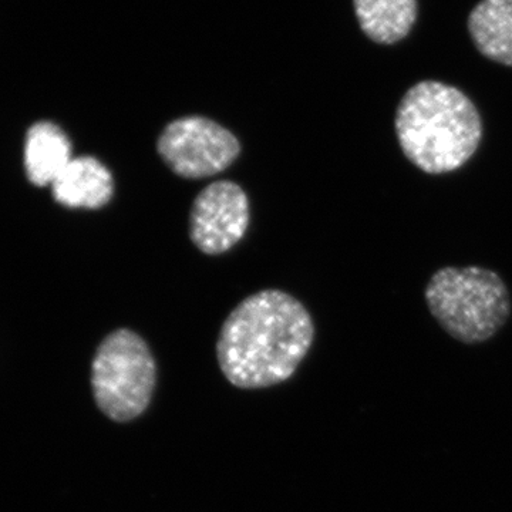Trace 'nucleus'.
<instances>
[{
    "mask_svg": "<svg viewBox=\"0 0 512 512\" xmlns=\"http://www.w3.org/2000/svg\"><path fill=\"white\" fill-rule=\"evenodd\" d=\"M315 340L311 313L295 296L266 289L229 313L217 340L222 375L242 390L288 382Z\"/></svg>",
    "mask_w": 512,
    "mask_h": 512,
    "instance_id": "obj_1",
    "label": "nucleus"
},
{
    "mask_svg": "<svg viewBox=\"0 0 512 512\" xmlns=\"http://www.w3.org/2000/svg\"><path fill=\"white\" fill-rule=\"evenodd\" d=\"M394 126L407 160L433 175L466 165L483 138V120L473 101L457 87L436 80L407 90Z\"/></svg>",
    "mask_w": 512,
    "mask_h": 512,
    "instance_id": "obj_2",
    "label": "nucleus"
},
{
    "mask_svg": "<svg viewBox=\"0 0 512 512\" xmlns=\"http://www.w3.org/2000/svg\"><path fill=\"white\" fill-rule=\"evenodd\" d=\"M433 318L451 338L466 345L487 342L511 315V298L501 276L481 266H446L424 291Z\"/></svg>",
    "mask_w": 512,
    "mask_h": 512,
    "instance_id": "obj_3",
    "label": "nucleus"
},
{
    "mask_svg": "<svg viewBox=\"0 0 512 512\" xmlns=\"http://www.w3.org/2000/svg\"><path fill=\"white\" fill-rule=\"evenodd\" d=\"M158 382L156 357L137 332L120 328L109 333L92 362L94 403L114 423H131L147 412Z\"/></svg>",
    "mask_w": 512,
    "mask_h": 512,
    "instance_id": "obj_4",
    "label": "nucleus"
},
{
    "mask_svg": "<svg viewBox=\"0 0 512 512\" xmlns=\"http://www.w3.org/2000/svg\"><path fill=\"white\" fill-rule=\"evenodd\" d=\"M157 153L178 177L200 180L227 170L241 154V144L217 121L187 116L165 126Z\"/></svg>",
    "mask_w": 512,
    "mask_h": 512,
    "instance_id": "obj_5",
    "label": "nucleus"
},
{
    "mask_svg": "<svg viewBox=\"0 0 512 512\" xmlns=\"http://www.w3.org/2000/svg\"><path fill=\"white\" fill-rule=\"evenodd\" d=\"M249 217L251 215L247 194L237 183H212L192 202V244L207 255L224 254L244 237Z\"/></svg>",
    "mask_w": 512,
    "mask_h": 512,
    "instance_id": "obj_6",
    "label": "nucleus"
},
{
    "mask_svg": "<svg viewBox=\"0 0 512 512\" xmlns=\"http://www.w3.org/2000/svg\"><path fill=\"white\" fill-rule=\"evenodd\" d=\"M52 191L64 207L99 210L113 198V175L96 157L73 158L52 184Z\"/></svg>",
    "mask_w": 512,
    "mask_h": 512,
    "instance_id": "obj_7",
    "label": "nucleus"
},
{
    "mask_svg": "<svg viewBox=\"0 0 512 512\" xmlns=\"http://www.w3.org/2000/svg\"><path fill=\"white\" fill-rule=\"evenodd\" d=\"M72 160V143L57 124L39 121L30 127L25 144V168L30 183L37 187L52 185Z\"/></svg>",
    "mask_w": 512,
    "mask_h": 512,
    "instance_id": "obj_8",
    "label": "nucleus"
},
{
    "mask_svg": "<svg viewBox=\"0 0 512 512\" xmlns=\"http://www.w3.org/2000/svg\"><path fill=\"white\" fill-rule=\"evenodd\" d=\"M468 29L481 55L512 66V0H481L471 12Z\"/></svg>",
    "mask_w": 512,
    "mask_h": 512,
    "instance_id": "obj_9",
    "label": "nucleus"
},
{
    "mask_svg": "<svg viewBox=\"0 0 512 512\" xmlns=\"http://www.w3.org/2000/svg\"><path fill=\"white\" fill-rule=\"evenodd\" d=\"M360 28L373 42L393 45L412 30L417 0H353Z\"/></svg>",
    "mask_w": 512,
    "mask_h": 512,
    "instance_id": "obj_10",
    "label": "nucleus"
}]
</instances>
